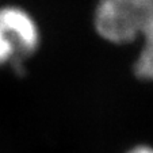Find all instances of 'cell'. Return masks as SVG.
Here are the masks:
<instances>
[{"mask_svg":"<svg viewBox=\"0 0 153 153\" xmlns=\"http://www.w3.org/2000/svg\"><path fill=\"white\" fill-rule=\"evenodd\" d=\"M42 42V26L31 10L19 3H0V71L23 75Z\"/></svg>","mask_w":153,"mask_h":153,"instance_id":"obj_1","label":"cell"},{"mask_svg":"<svg viewBox=\"0 0 153 153\" xmlns=\"http://www.w3.org/2000/svg\"><path fill=\"white\" fill-rule=\"evenodd\" d=\"M152 10L153 0H96L92 30L111 46H127L140 41Z\"/></svg>","mask_w":153,"mask_h":153,"instance_id":"obj_2","label":"cell"},{"mask_svg":"<svg viewBox=\"0 0 153 153\" xmlns=\"http://www.w3.org/2000/svg\"><path fill=\"white\" fill-rule=\"evenodd\" d=\"M140 49L133 61V75L145 83H153V10L140 37Z\"/></svg>","mask_w":153,"mask_h":153,"instance_id":"obj_3","label":"cell"},{"mask_svg":"<svg viewBox=\"0 0 153 153\" xmlns=\"http://www.w3.org/2000/svg\"><path fill=\"white\" fill-rule=\"evenodd\" d=\"M125 153H153V145L150 144H137L129 148Z\"/></svg>","mask_w":153,"mask_h":153,"instance_id":"obj_4","label":"cell"}]
</instances>
